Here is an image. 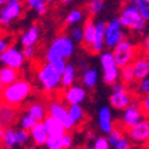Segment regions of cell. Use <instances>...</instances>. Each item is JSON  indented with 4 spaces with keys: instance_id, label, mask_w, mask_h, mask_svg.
I'll list each match as a JSON object with an SVG mask.
<instances>
[{
    "instance_id": "cell-1",
    "label": "cell",
    "mask_w": 149,
    "mask_h": 149,
    "mask_svg": "<svg viewBox=\"0 0 149 149\" xmlns=\"http://www.w3.org/2000/svg\"><path fill=\"white\" fill-rule=\"evenodd\" d=\"M31 94V83L26 79H19L15 83L1 89V106L17 108Z\"/></svg>"
},
{
    "instance_id": "cell-2",
    "label": "cell",
    "mask_w": 149,
    "mask_h": 149,
    "mask_svg": "<svg viewBox=\"0 0 149 149\" xmlns=\"http://www.w3.org/2000/svg\"><path fill=\"white\" fill-rule=\"evenodd\" d=\"M137 55L139 54L136 51V47L128 40L121 42L118 46H116L114 51H113V56H114L116 63L121 69L129 66V65H133V62L139 58Z\"/></svg>"
},
{
    "instance_id": "cell-3",
    "label": "cell",
    "mask_w": 149,
    "mask_h": 149,
    "mask_svg": "<svg viewBox=\"0 0 149 149\" xmlns=\"http://www.w3.org/2000/svg\"><path fill=\"white\" fill-rule=\"evenodd\" d=\"M118 19L122 26L130 28V30H142L145 27V20L134 6H126L122 8Z\"/></svg>"
},
{
    "instance_id": "cell-4",
    "label": "cell",
    "mask_w": 149,
    "mask_h": 149,
    "mask_svg": "<svg viewBox=\"0 0 149 149\" xmlns=\"http://www.w3.org/2000/svg\"><path fill=\"white\" fill-rule=\"evenodd\" d=\"M38 78L46 90H54L62 82V75L49 63H46V65L39 67Z\"/></svg>"
},
{
    "instance_id": "cell-5",
    "label": "cell",
    "mask_w": 149,
    "mask_h": 149,
    "mask_svg": "<svg viewBox=\"0 0 149 149\" xmlns=\"http://www.w3.org/2000/svg\"><path fill=\"white\" fill-rule=\"evenodd\" d=\"M133 95L130 91L126 90L124 85H114L113 86V94L110 95V105L114 109H126L133 104Z\"/></svg>"
},
{
    "instance_id": "cell-6",
    "label": "cell",
    "mask_w": 149,
    "mask_h": 149,
    "mask_svg": "<svg viewBox=\"0 0 149 149\" xmlns=\"http://www.w3.org/2000/svg\"><path fill=\"white\" fill-rule=\"evenodd\" d=\"M101 65L104 69V81L106 83H114L118 78V66L114 61L113 52H104L101 55Z\"/></svg>"
},
{
    "instance_id": "cell-7",
    "label": "cell",
    "mask_w": 149,
    "mask_h": 149,
    "mask_svg": "<svg viewBox=\"0 0 149 149\" xmlns=\"http://www.w3.org/2000/svg\"><path fill=\"white\" fill-rule=\"evenodd\" d=\"M121 26L122 24L120 22V19H111L110 23L108 24L106 36H105L108 47L116 49V46H118L121 42H124V34L121 31Z\"/></svg>"
},
{
    "instance_id": "cell-8",
    "label": "cell",
    "mask_w": 149,
    "mask_h": 149,
    "mask_svg": "<svg viewBox=\"0 0 149 149\" xmlns=\"http://www.w3.org/2000/svg\"><path fill=\"white\" fill-rule=\"evenodd\" d=\"M142 117H144V113H142V110H141L140 104L139 102H133V104L124 111L122 125H124V128H126L129 130V129L134 128L136 125H139L140 122L142 121Z\"/></svg>"
},
{
    "instance_id": "cell-9",
    "label": "cell",
    "mask_w": 149,
    "mask_h": 149,
    "mask_svg": "<svg viewBox=\"0 0 149 149\" xmlns=\"http://www.w3.org/2000/svg\"><path fill=\"white\" fill-rule=\"evenodd\" d=\"M0 61L6 67H11V69L17 70L19 67L23 66V62H24V55L23 52L19 51L16 47H8L4 52H1L0 55Z\"/></svg>"
},
{
    "instance_id": "cell-10",
    "label": "cell",
    "mask_w": 149,
    "mask_h": 149,
    "mask_svg": "<svg viewBox=\"0 0 149 149\" xmlns=\"http://www.w3.org/2000/svg\"><path fill=\"white\" fill-rule=\"evenodd\" d=\"M50 51L63 59L70 58L74 51L73 40L69 39L67 36H58L55 40L52 42V45L50 46Z\"/></svg>"
},
{
    "instance_id": "cell-11",
    "label": "cell",
    "mask_w": 149,
    "mask_h": 149,
    "mask_svg": "<svg viewBox=\"0 0 149 149\" xmlns=\"http://www.w3.org/2000/svg\"><path fill=\"white\" fill-rule=\"evenodd\" d=\"M49 113L51 117L56 118L58 121L62 122L63 126L66 129H71L74 126V122H73V120H71V117H70L69 109H66L62 104H59V102H52L49 108Z\"/></svg>"
},
{
    "instance_id": "cell-12",
    "label": "cell",
    "mask_w": 149,
    "mask_h": 149,
    "mask_svg": "<svg viewBox=\"0 0 149 149\" xmlns=\"http://www.w3.org/2000/svg\"><path fill=\"white\" fill-rule=\"evenodd\" d=\"M22 10H23V3L22 1H17V0H10L6 7L1 10V14H0V22L1 24L6 26L8 24L11 20H14L15 17L20 16Z\"/></svg>"
},
{
    "instance_id": "cell-13",
    "label": "cell",
    "mask_w": 149,
    "mask_h": 149,
    "mask_svg": "<svg viewBox=\"0 0 149 149\" xmlns=\"http://www.w3.org/2000/svg\"><path fill=\"white\" fill-rule=\"evenodd\" d=\"M129 137L136 142H146L149 141V118L142 120L139 125L128 130Z\"/></svg>"
},
{
    "instance_id": "cell-14",
    "label": "cell",
    "mask_w": 149,
    "mask_h": 149,
    "mask_svg": "<svg viewBox=\"0 0 149 149\" xmlns=\"http://www.w3.org/2000/svg\"><path fill=\"white\" fill-rule=\"evenodd\" d=\"M106 28H108V24L105 22L95 23V40H94V45L91 46L90 49L91 54H98V52L102 51L104 40H105V36H106Z\"/></svg>"
},
{
    "instance_id": "cell-15",
    "label": "cell",
    "mask_w": 149,
    "mask_h": 149,
    "mask_svg": "<svg viewBox=\"0 0 149 149\" xmlns=\"http://www.w3.org/2000/svg\"><path fill=\"white\" fill-rule=\"evenodd\" d=\"M133 71H134V77H136V81H144L146 77L149 75V65L146 62V58L145 56H139L133 62Z\"/></svg>"
},
{
    "instance_id": "cell-16",
    "label": "cell",
    "mask_w": 149,
    "mask_h": 149,
    "mask_svg": "<svg viewBox=\"0 0 149 149\" xmlns=\"http://www.w3.org/2000/svg\"><path fill=\"white\" fill-rule=\"evenodd\" d=\"M86 97V91L79 86H71L65 91V100L70 105H78L81 104Z\"/></svg>"
},
{
    "instance_id": "cell-17",
    "label": "cell",
    "mask_w": 149,
    "mask_h": 149,
    "mask_svg": "<svg viewBox=\"0 0 149 149\" xmlns=\"http://www.w3.org/2000/svg\"><path fill=\"white\" fill-rule=\"evenodd\" d=\"M47 132H49V136H65L66 134V128L63 126V124L61 121H58L56 118L51 117H46V120L43 121Z\"/></svg>"
},
{
    "instance_id": "cell-18",
    "label": "cell",
    "mask_w": 149,
    "mask_h": 149,
    "mask_svg": "<svg viewBox=\"0 0 149 149\" xmlns=\"http://www.w3.org/2000/svg\"><path fill=\"white\" fill-rule=\"evenodd\" d=\"M94 40H95V24L91 19H87L83 27V43H85V49L89 50V52L91 46L94 45Z\"/></svg>"
},
{
    "instance_id": "cell-19",
    "label": "cell",
    "mask_w": 149,
    "mask_h": 149,
    "mask_svg": "<svg viewBox=\"0 0 149 149\" xmlns=\"http://www.w3.org/2000/svg\"><path fill=\"white\" fill-rule=\"evenodd\" d=\"M98 121H100V126L101 130L105 133H109L110 134L111 130H113V121H111V113L109 110V108L104 106V108L100 110V114H98Z\"/></svg>"
},
{
    "instance_id": "cell-20",
    "label": "cell",
    "mask_w": 149,
    "mask_h": 149,
    "mask_svg": "<svg viewBox=\"0 0 149 149\" xmlns=\"http://www.w3.org/2000/svg\"><path fill=\"white\" fill-rule=\"evenodd\" d=\"M31 137L36 145H43V144L47 142L50 136L43 122H38V124L35 125L34 129L31 130Z\"/></svg>"
},
{
    "instance_id": "cell-21",
    "label": "cell",
    "mask_w": 149,
    "mask_h": 149,
    "mask_svg": "<svg viewBox=\"0 0 149 149\" xmlns=\"http://www.w3.org/2000/svg\"><path fill=\"white\" fill-rule=\"evenodd\" d=\"M19 78V71L15 69H11V67H6L0 70V82H1V89L6 86H10L12 83H15Z\"/></svg>"
},
{
    "instance_id": "cell-22",
    "label": "cell",
    "mask_w": 149,
    "mask_h": 149,
    "mask_svg": "<svg viewBox=\"0 0 149 149\" xmlns=\"http://www.w3.org/2000/svg\"><path fill=\"white\" fill-rule=\"evenodd\" d=\"M0 137H1L4 148L14 149L15 145H17L16 132H15L14 129H11V128L4 129V126H1V129H0Z\"/></svg>"
},
{
    "instance_id": "cell-23",
    "label": "cell",
    "mask_w": 149,
    "mask_h": 149,
    "mask_svg": "<svg viewBox=\"0 0 149 149\" xmlns=\"http://www.w3.org/2000/svg\"><path fill=\"white\" fill-rule=\"evenodd\" d=\"M46 61H47V63L51 65V66L54 67L61 75L65 73V70H66V67H67L65 59L61 58V56H58V55H55V54L51 52L50 50L47 51V54H46Z\"/></svg>"
},
{
    "instance_id": "cell-24",
    "label": "cell",
    "mask_w": 149,
    "mask_h": 149,
    "mask_svg": "<svg viewBox=\"0 0 149 149\" xmlns=\"http://www.w3.org/2000/svg\"><path fill=\"white\" fill-rule=\"evenodd\" d=\"M38 42V27L32 26L23 36H22V43L24 47H34V45Z\"/></svg>"
},
{
    "instance_id": "cell-25",
    "label": "cell",
    "mask_w": 149,
    "mask_h": 149,
    "mask_svg": "<svg viewBox=\"0 0 149 149\" xmlns=\"http://www.w3.org/2000/svg\"><path fill=\"white\" fill-rule=\"evenodd\" d=\"M97 79H98V73L95 69H86L83 71L82 82L85 83V86L93 89L95 86V83H97Z\"/></svg>"
},
{
    "instance_id": "cell-26",
    "label": "cell",
    "mask_w": 149,
    "mask_h": 149,
    "mask_svg": "<svg viewBox=\"0 0 149 149\" xmlns=\"http://www.w3.org/2000/svg\"><path fill=\"white\" fill-rule=\"evenodd\" d=\"M74 78H75V67L73 65H67L65 73L62 74V86L65 87H71L74 82Z\"/></svg>"
},
{
    "instance_id": "cell-27",
    "label": "cell",
    "mask_w": 149,
    "mask_h": 149,
    "mask_svg": "<svg viewBox=\"0 0 149 149\" xmlns=\"http://www.w3.org/2000/svg\"><path fill=\"white\" fill-rule=\"evenodd\" d=\"M28 114L34 117L38 122H42L43 120H46V110L40 104H32L28 108Z\"/></svg>"
},
{
    "instance_id": "cell-28",
    "label": "cell",
    "mask_w": 149,
    "mask_h": 149,
    "mask_svg": "<svg viewBox=\"0 0 149 149\" xmlns=\"http://www.w3.org/2000/svg\"><path fill=\"white\" fill-rule=\"evenodd\" d=\"M69 113H70V117L73 120L74 125L77 124H81L83 121V117H85V113H83V109L81 108L79 105H70L69 108Z\"/></svg>"
},
{
    "instance_id": "cell-29",
    "label": "cell",
    "mask_w": 149,
    "mask_h": 149,
    "mask_svg": "<svg viewBox=\"0 0 149 149\" xmlns=\"http://www.w3.org/2000/svg\"><path fill=\"white\" fill-rule=\"evenodd\" d=\"M121 81L125 85H133L136 82V77H134V71H133V66L129 65V66L121 69Z\"/></svg>"
},
{
    "instance_id": "cell-30",
    "label": "cell",
    "mask_w": 149,
    "mask_h": 149,
    "mask_svg": "<svg viewBox=\"0 0 149 149\" xmlns=\"http://www.w3.org/2000/svg\"><path fill=\"white\" fill-rule=\"evenodd\" d=\"M15 120V109L8 108V106H1V122L3 126L12 124Z\"/></svg>"
},
{
    "instance_id": "cell-31",
    "label": "cell",
    "mask_w": 149,
    "mask_h": 149,
    "mask_svg": "<svg viewBox=\"0 0 149 149\" xmlns=\"http://www.w3.org/2000/svg\"><path fill=\"white\" fill-rule=\"evenodd\" d=\"M46 146L47 149H66L63 144V136H50Z\"/></svg>"
},
{
    "instance_id": "cell-32",
    "label": "cell",
    "mask_w": 149,
    "mask_h": 149,
    "mask_svg": "<svg viewBox=\"0 0 149 149\" xmlns=\"http://www.w3.org/2000/svg\"><path fill=\"white\" fill-rule=\"evenodd\" d=\"M132 6H134L140 11V14L144 17V20H149V3L148 1H145V0H134L132 3Z\"/></svg>"
},
{
    "instance_id": "cell-33",
    "label": "cell",
    "mask_w": 149,
    "mask_h": 149,
    "mask_svg": "<svg viewBox=\"0 0 149 149\" xmlns=\"http://www.w3.org/2000/svg\"><path fill=\"white\" fill-rule=\"evenodd\" d=\"M26 4H27L30 8L36 10V12H38L39 15H43L46 12V10H47V4H46V1H43V0H30V1H27Z\"/></svg>"
},
{
    "instance_id": "cell-34",
    "label": "cell",
    "mask_w": 149,
    "mask_h": 149,
    "mask_svg": "<svg viewBox=\"0 0 149 149\" xmlns=\"http://www.w3.org/2000/svg\"><path fill=\"white\" fill-rule=\"evenodd\" d=\"M122 139H124V137H122V132L118 128H116V129H113V130H111V133L109 134L108 141H109V144H110L111 146H116Z\"/></svg>"
},
{
    "instance_id": "cell-35",
    "label": "cell",
    "mask_w": 149,
    "mask_h": 149,
    "mask_svg": "<svg viewBox=\"0 0 149 149\" xmlns=\"http://www.w3.org/2000/svg\"><path fill=\"white\" fill-rule=\"evenodd\" d=\"M36 124H38V121L34 117H31L30 114L24 116V117L22 118V129L23 130H32Z\"/></svg>"
},
{
    "instance_id": "cell-36",
    "label": "cell",
    "mask_w": 149,
    "mask_h": 149,
    "mask_svg": "<svg viewBox=\"0 0 149 149\" xmlns=\"http://www.w3.org/2000/svg\"><path fill=\"white\" fill-rule=\"evenodd\" d=\"M81 19H82V11L81 10H73L69 15H67L66 23L67 24H74V23H77V22H79Z\"/></svg>"
},
{
    "instance_id": "cell-37",
    "label": "cell",
    "mask_w": 149,
    "mask_h": 149,
    "mask_svg": "<svg viewBox=\"0 0 149 149\" xmlns=\"http://www.w3.org/2000/svg\"><path fill=\"white\" fill-rule=\"evenodd\" d=\"M102 8H104V1L102 0H93V1L89 3V12H90V15L98 14Z\"/></svg>"
},
{
    "instance_id": "cell-38",
    "label": "cell",
    "mask_w": 149,
    "mask_h": 149,
    "mask_svg": "<svg viewBox=\"0 0 149 149\" xmlns=\"http://www.w3.org/2000/svg\"><path fill=\"white\" fill-rule=\"evenodd\" d=\"M93 149H110V144H109L108 139L105 137H98L94 142V148Z\"/></svg>"
},
{
    "instance_id": "cell-39",
    "label": "cell",
    "mask_w": 149,
    "mask_h": 149,
    "mask_svg": "<svg viewBox=\"0 0 149 149\" xmlns=\"http://www.w3.org/2000/svg\"><path fill=\"white\" fill-rule=\"evenodd\" d=\"M28 137H30V134H28L27 130H23V129L16 130V139H17V144L19 145H24L26 142L28 141Z\"/></svg>"
},
{
    "instance_id": "cell-40",
    "label": "cell",
    "mask_w": 149,
    "mask_h": 149,
    "mask_svg": "<svg viewBox=\"0 0 149 149\" xmlns=\"http://www.w3.org/2000/svg\"><path fill=\"white\" fill-rule=\"evenodd\" d=\"M139 90H140V93L145 94V97H146V95H149V75L146 77L144 81H141V82H140Z\"/></svg>"
},
{
    "instance_id": "cell-41",
    "label": "cell",
    "mask_w": 149,
    "mask_h": 149,
    "mask_svg": "<svg viewBox=\"0 0 149 149\" xmlns=\"http://www.w3.org/2000/svg\"><path fill=\"white\" fill-rule=\"evenodd\" d=\"M71 36H73V39L75 42H82L83 40V28H79V27L74 28L73 32H71Z\"/></svg>"
},
{
    "instance_id": "cell-42",
    "label": "cell",
    "mask_w": 149,
    "mask_h": 149,
    "mask_svg": "<svg viewBox=\"0 0 149 149\" xmlns=\"http://www.w3.org/2000/svg\"><path fill=\"white\" fill-rule=\"evenodd\" d=\"M140 106H141V110H142V113H144V116H149V95L144 97V100L141 101Z\"/></svg>"
},
{
    "instance_id": "cell-43",
    "label": "cell",
    "mask_w": 149,
    "mask_h": 149,
    "mask_svg": "<svg viewBox=\"0 0 149 149\" xmlns=\"http://www.w3.org/2000/svg\"><path fill=\"white\" fill-rule=\"evenodd\" d=\"M114 149H130V144H129V141L126 139H122L121 141L114 146Z\"/></svg>"
},
{
    "instance_id": "cell-44",
    "label": "cell",
    "mask_w": 149,
    "mask_h": 149,
    "mask_svg": "<svg viewBox=\"0 0 149 149\" xmlns=\"http://www.w3.org/2000/svg\"><path fill=\"white\" fill-rule=\"evenodd\" d=\"M63 144H65V148L69 149L70 146H71V144H73L71 136H70V134H65V136H63Z\"/></svg>"
},
{
    "instance_id": "cell-45",
    "label": "cell",
    "mask_w": 149,
    "mask_h": 149,
    "mask_svg": "<svg viewBox=\"0 0 149 149\" xmlns=\"http://www.w3.org/2000/svg\"><path fill=\"white\" fill-rule=\"evenodd\" d=\"M34 47H24V50H23V55H24V58H31L32 55H34Z\"/></svg>"
},
{
    "instance_id": "cell-46",
    "label": "cell",
    "mask_w": 149,
    "mask_h": 149,
    "mask_svg": "<svg viewBox=\"0 0 149 149\" xmlns=\"http://www.w3.org/2000/svg\"><path fill=\"white\" fill-rule=\"evenodd\" d=\"M142 52L145 54L146 56H149V35L144 40V45H142Z\"/></svg>"
},
{
    "instance_id": "cell-47",
    "label": "cell",
    "mask_w": 149,
    "mask_h": 149,
    "mask_svg": "<svg viewBox=\"0 0 149 149\" xmlns=\"http://www.w3.org/2000/svg\"><path fill=\"white\" fill-rule=\"evenodd\" d=\"M87 139H94V133L93 132H89V133H87Z\"/></svg>"
},
{
    "instance_id": "cell-48",
    "label": "cell",
    "mask_w": 149,
    "mask_h": 149,
    "mask_svg": "<svg viewBox=\"0 0 149 149\" xmlns=\"http://www.w3.org/2000/svg\"><path fill=\"white\" fill-rule=\"evenodd\" d=\"M146 58V62H148V65H149V56H145Z\"/></svg>"
},
{
    "instance_id": "cell-49",
    "label": "cell",
    "mask_w": 149,
    "mask_h": 149,
    "mask_svg": "<svg viewBox=\"0 0 149 149\" xmlns=\"http://www.w3.org/2000/svg\"><path fill=\"white\" fill-rule=\"evenodd\" d=\"M148 3H149V0H148Z\"/></svg>"
},
{
    "instance_id": "cell-50",
    "label": "cell",
    "mask_w": 149,
    "mask_h": 149,
    "mask_svg": "<svg viewBox=\"0 0 149 149\" xmlns=\"http://www.w3.org/2000/svg\"><path fill=\"white\" fill-rule=\"evenodd\" d=\"M148 144H149V141H148Z\"/></svg>"
},
{
    "instance_id": "cell-51",
    "label": "cell",
    "mask_w": 149,
    "mask_h": 149,
    "mask_svg": "<svg viewBox=\"0 0 149 149\" xmlns=\"http://www.w3.org/2000/svg\"><path fill=\"white\" fill-rule=\"evenodd\" d=\"M90 149H93V148H90Z\"/></svg>"
}]
</instances>
